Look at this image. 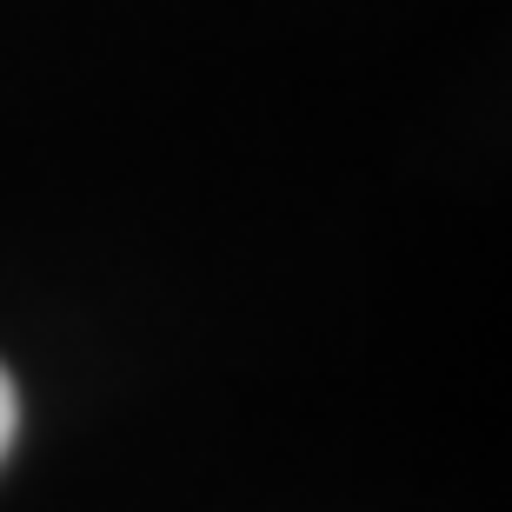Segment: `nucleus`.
<instances>
[{
  "mask_svg": "<svg viewBox=\"0 0 512 512\" xmlns=\"http://www.w3.org/2000/svg\"><path fill=\"white\" fill-rule=\"evenodd\" d=\"M14 426H20V399H14V380L0 373V459H7V446H14Z\"/></svg>",
  "mask_w": 512,
  "mask_h": 512,
  "instance_id": "1",
  "label": "nucleus"
}]
</instances>
